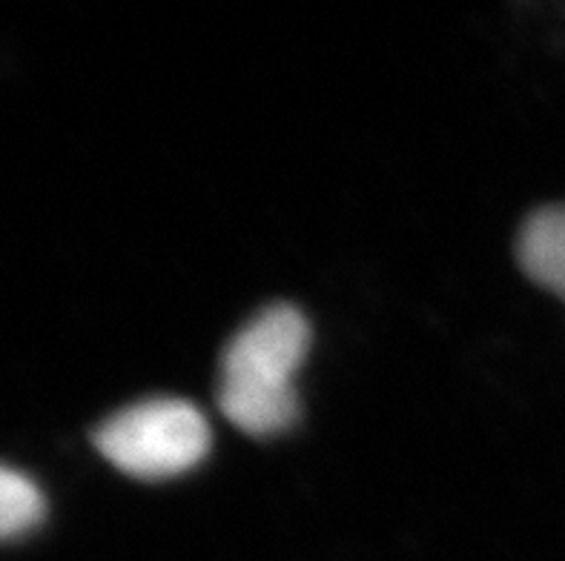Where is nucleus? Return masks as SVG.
Returning a JSON list of instances; mask_svg holds the SVG:
<instances>
[{
  "label": "nucleus",
  "mask_w": 565,
  "mask_h": 561,
  "mask_svg": "<svg viewBox=\"0 0 565 561\" xmlns=\"http://www.w3.org/2000/svg\"><path fill=\"white\" fill-rule=\"evenodd\" d=\"M308 319L294 304L258 310L222 356L218 407L244 433L276 435L299 419L296 373L308 356Z\"/></svg>",
  "instance_id": "obj_1"
},
{
  "label": "nucleus",
  "mask_w": 565,
  "mask_h": 561,
  "mask_svg": "<svg viewBox=\"0 0 565 561\" xmlns=\"http://www.w3.org/2000/svg\"><path fill=\"white\" fill-rule=\"evenodd\" d=\"M93 439L109 464L143 482L181 476L210 453L207 419L184 398H147L124 407Z\"/></svg>",
  "instance_id": "obj_2"
},
{
  "label": "nucleus",
  "mask_w": 565,
  "mask_h": 561,
  "mask_svg": "<svg viewBox=\"0 0 565 561\" xmlns=\"http://www.w3.org/2000/svg\"><path fill=\"white\" fill-rule=\"evenodd\" d=\"M516 258L531 281L565 301V204L529 215L520 229Z\"/></svg>",
  "instance_id": "obj_3"
},
{
  "label": "nucleus",
  "mask_w": 565,
  "mask_h": 561,
  "mask_svg": "<svg viewBox=\"0 0 565 561\" xmlns=\"http://www.w3.org/2000/svg\"><path fill=\"white\" fill-rule=\"evenodd\" d=\"M46 501L32 478L0 464V541L35 530L43 519Z\"/></svg>",
  "instance_id": "obj_4"
}]
</instances>
